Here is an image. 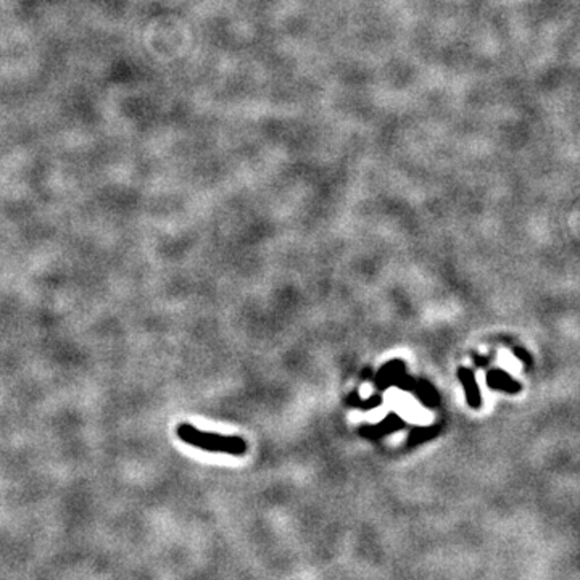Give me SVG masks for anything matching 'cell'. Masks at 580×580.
I'll list each match as a JSON object with an SVG mask.
<instances>
[{
	"label": "cell",
	"instance_id": "1",
	"mask_svg": "<svg viewBox=\"0 0 580 580\" xmlns=\"http://www.w3.org/2000/svg\"><path fill=\"white\" fill-rule=\"evenodd\" d=\"M176 434L181 438V442L192 445L195 448L205 450L211 453H226L242 457L247 452V442L242 437L236 435H221L215 432H204L200 429L194 427L192 424L183 422L178 424Z\"/></svg>",
	"mask_w": 580,
	"mask_h": 580
},
{
	"label": "cell",
	"instance_id": "2",
	"mask_svg": "<svg viewBox=\"0 0 580 580\" xmlns=\"http://www.w3.org/2000/svg\"><path fill=\"white\" fill-rule=\"evenodd\" d=\"M459 379L464 386V390H466V395H468L469 405L478 408L480 405V393H479L478 382H475L474 374L468 369H459Z\"/></svg>",
	"mask_w": 580,
	"mask_h": 580
},
{
	"label": "cell",
	"instance_id": "3",
	"mask_svg": "<svg viewBox=\"0 0 580 580\" xmlns=\"http://www.w3.org/2000/svg\"><path fill=\"white\" fill-rule=\"evenodd\" d=\"M489 382L490 387L494 388H498V390H505V392H510V393H514L519 390V384L511 379L510 376L506 374V372H501V371H491L489 374Z\"/></svg>",
	"mask_w": 580,
	"mask_h": 580
}]
</instances>
